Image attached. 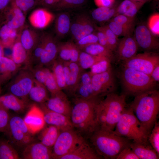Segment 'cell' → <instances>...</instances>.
<instances>
[{
    "label": "cell",
    "mask_w": 159,
    "mask_h": 159,
    "mask_svg": "<svg viewBox=\"0 0 159 159\" xmlns=\"http://www.w3.org/2000/svg\"><path fill=\"white\" fill-rule=\"evenodd\" d=\"M104 97L99 96L85 99L74 98L70 119L74 129L84 138H89L99 128L96 108Z\"/></svg>",
    "instance_id": "1"
},
{
    "label": "cell",
    "mask_w": 159,
    "mask_h": 159,
    "mask_svg": "<svg viewBox=\"0 0 159 159\" xmlns=\"http://www.w3.org/2000/svg\"><path fill=\"white\" fill-rule=\"evenodd\" d=\"M126 95L109 93L97 104L96 117L99 128L113 132L124 110L126 107Z\"/></svg>",
    "instance_id": "2"
},
{
    "label": "cell",
    "mask_w": 159,
    "mask_h": 159,
    "mask_svg": "<svg viewBox=\"0 0 159 159\" xmlns=\"http://www.w3.org/2000/svg\"><path fill=\"white\" fill-rule=\"evenodd\" d=\"M129 106L149 134L159 113V91L155 89L136 95Z\"/></svg>",
    "instance_id": "3"
},
{
    "label": "cell",
    "mask_w": 159,
    "mask_h": 159,
    "mask_svg": "<svg viewBox=\"0 0 159 159\" xmlns=\"http://www.w3.org/2000/svg\"><path fill=\"white\" fill-rule=\"evenodd\" d=\"M97 153L102 158L116 159L124 149L130 147L132 141L99 128L89 138Z\"/></svg>",
    "instance_id": "4"
},
{
    "label": "cell",
    "mask_w": 159,
    "mask_h": 159,
    "mask_svg": "<svg viewBox=\"0 0 159 159\" xmlns=\"http://www.w3.org/2000/svg\"><path fill=\"white\" fill-rule=\"evenodd\" d=\"M113 132L133 142L146 145L150 144L148 140L149 134L130 106L124 110Z\"/></svg>",
    "instance_id": "5"
},
{
    "label": "cell",
    "mask_w": 159,
    "mask_h": 159,
    "mask_svg": "<svg viewBox=\"0 0 159 159\" xmlns=\"http://www.w3.org/2000/svg\"><path fill=\"white\" fill-rule=\"evenodd\" d=\"M121 82L126 95L135 96L155 89L156 82L150 75L131 68L124 67L120 74Z\"/></svg>",
    "instance_id": "6"
},
{
    "label": "cell",
    "mask_w": 159,
    "mask_h": 159,
    "mask_svg": "<svg viewBox=\"0 0 159 159\" xmlns=\"http://www.w3.org/2000/svg\"><path fill=\"white\" fill-rule=\"evenodd\" d=\"M6 133L11 145L18 148L25 147L32 143V134L24 120L18 116L10 118Z\"/></svg>",
    "instance_id": "7"
},
{
    "label": "cell",
    "mask_w": 159,
    "mask_h": 159,
    "mask_svg": "<svg viewBox=\"0 0 159 159\" xmlns=\"http://www.w3.org/2000/svg\"><path fill=\"white\" fill-rule=\"evenodd\" d=\"M85 141V138L74 129L61 131L53 146V158L59 159Z\"/></svg>",
    "instance_id": "8"
},
{
    "label": "cell",
    "mask_w": 159,
    "mask_h": 159,
    "mask_svg": "<svg viewBox=\"0 0 159 159\" xmlns=\"http://www.w3.org/2000/svg\"><path fill=\"white\" fill-rule=\"evenodd\" d=\"M34 80L31 69L22 68L7 83V87L9 93L27 101Z\"/></svg>",
    "instance_id": "9"
},
{
    "label": "cell",
    "mask_w": 159,
    "mask_h": 159,
    "mask_svg": "<svg viewBox=\"0 0 159 159\" xmlns=\"http://www.w3.org/2000/svg\"><path fill=\"white\" fill-rule=\"evenodd\" d=\"M158 64L159 55L150 52L137 54L132 58L123 61L124 67L131 68L149 75Z\"/></svg>",
    "instance_id": "10"
},
{
    "label": "cell",
    "mask_w": 159,
    "mask_h": 159,
    "mask_svg": "<svg viewBox=\"0 0 159 159\" xmlns=\"http://www.w3.org/2000/svg\"><path fill=\"white\" fill-rule=\"evenodd\" d=\"M91 83L96 96L105 97L115 92L116 84L112 68L104 72L92 75Z\"/></svg>",
    "instance_id": "11"
},
{
    "label": "cell",
    "mask_w": 159,
    "mask_h": 159,
    "mask_svg": "<svg viewBox=\"0 0 159 159\" xmlns=\"http://www.w3.org/2000/svg\"><path fill=\"white\" fill-rule=\"evenodd\" d=\"M96 27L90 17L86 14L77 15L71 22L70 31L76 42L94 32Z\"/></svg>",
    "instance_id": "12"
},
{
    "label": "cell",
    "mask_w": 159,
    "mask_h": 159,
    "mask_svg": "<svg viewBox=\"0 0 159 159\" xmlns=\"http://www.w3.org/2000/svg\"><path fill=\"white\" fill-rule=\"evenodd\" d=\"M134 32V37L139 47L148 51H154L158 49V39L145 24L141 23L138 25Z\"/></svg>",
    "instance_id": "13"
},
{
    "label": "cell",
    "mask_w": 159,
    "mask_h": 159,
    "mask_svg": "<svg viewBox=\"0 0 159 159\" xmlns=\"http://www.w3.org/2000/svg\"><path fill=\"white\" fill-rule=\"evenodd\" d=\"M1 13L2 20L1 24H5L10 28L19 32L26 24V15L12 1Z\"/></svg>",
    "instance_id": "14"
},
{
    "label": "cell",
    "mask_w": 159,
    "mask_h": 159,
    "mask_svg": "<svg viewBox=\"0 0 159 159\" xmlns=\"http://www.w3.org/2000/svg\"><path fill=\"white\" fill-rule=\"evenodd\" d=\"M45 105L50 110L64 115L70 118L72 106L66 95L62 90L51 95Z\"/></svg>",
    "instance_id": "15"
},
{
    "label": "cell",
    "mask_w": 159,
    "mask_h": 159,
    "mask_svg": "<svg viewBox=\"0 0 159 159\" xmlns=\"http://www.w3.org/2000/svg\"><path fill=\"white\" fill-rule=\"evenodd\" d=\"M66 88L65 90L72 94L77 86L83 70L77 62H63Z\"/></svg>",
    "instance_id": "16"
},
{
    "label": "cell",
    "mask_w": 159,
    "mask_h": 159,
    "mask_svg": "<svg viewBox=\"0 0 159 159\" xmlns=\"http://www.w3.org/2000/svg\"><path fill=\"white\" fill-rule=\"evenodd\" d=\"M138 47L134 37H124L119 41L115 50L117 59L124 61L132 58L137 54Z\"/></svg>",
    "instance_id": "17"
},
{
    "label": "cell",
    "mask_w": 159,
    "mask_h": 159,
    "mask_svg": "<svg viewBox=\"0 0 159 159\" xmlns=\"http://www.w3.org/2000/svg\"><path fill=\"white\" fill-rule=\"evenodd\" d=\"M42 106L45 123L56 127L61 131L74 129L70 118L64 115L49 110L44 105Z\"/></svg>",
    "instance_id": "18"
},
{
    "label": "cell",
    "mask_w": 159,
    "mask_h": 159,
    "mask_svg": "<svg viewBox=\"0 0 159 159\" xmlns=\"http://www.w3.org/2000/svg\"><path fill=\"white\" fill-rule=\"evenodd\" d=\"M58 44V43L52 34L46 33L44 49L37 65L45 67L51 65L57 58Z\"/></svg>",
    "instance_id": "19"
},
{
    "label": "cell",
    "mask_w": 159,
    "mask_h": 159,
    "mask_svg": "<svg viewBox=\"0 0 159 159\" xmlns=\"http://www.w3.org/2000/svg\"><path fill=\"white\" fill-rule=\"evenodd\" d=\"M23 120L32 134L42 130L45 123L43 111L35 105L31 106Z\"/></svg>",
    "instance_id": "20"
},
{
    "label": "cell",
    "mask_w": 159,
    "mask_h": 159,
    "mask_svg": "<svg viewBox=\"0 0 159 159\" xmlns=\"http://www.w3.org/2000/svg\"><path fill=\"white\" fill-rule=\"evenodd\" d=\"M41 142L31 143L26 146L22 153L26 159H52V150Z\"/></svg>",
    "instance_id": "21"
},
{
    "label": "cell",
    "mask_w": 159,
    "mask_h": 159,
    "mask_svg": "<svg viewBox=\"0 0 159 159\" xmlns=\"http://www.w3.org/2000/svg\"><path fill=\"white\" fill-rule=\"evenodd\" d=\"M41 34L36 30L26 24L19 32V40L29 56L38 42Z\"/></svg>",
    "instance_id": "22"
},
{
    "label": "cell",
    "mask_w": 159,
    "mask_h": 159,
    "mask_svg": "<svg viewBox=\"0 0 159 159\" xmlns=\"http://www.w3.org/2000/svg\"><path fill=\"white\" fill-rule=\"evenodd\" d=\"M54 18L53 14L47 9L39 8L34 10L28 18L30 24L37 29H42L47 26Z\"/></svg>",
    "instance_id": "23"
},
{
    "label": "cell",
    "mask_w": 159,
    "mask_h": 159,
    "mask_svg": "<svg viewBox=\"0 0 159 159\" xmlns=\"http://www.w3.org/2000/svg\"><path fill=\"white\" fill-rule=\"evenodd\" d=\"M80 50L72 42L58 43L57 58L63 62L78 63Z\"/></svg>",
    "instance_id": "24"
},
{
    "label": "cell",
    "mask_w": 159,
    "mask_h": 159,
    "mask_svg": "<svg viewBox=\"0 0 159 159\" xmlns=\"http://www.w3.org/2000/svg\"><path fill=\"white\" fill-rule=\"evenodd\" d=\"M102 158L85 141L77 148L59 159H100Z\"/></svg>",
    "instance_id": "25"
},
{
    "label": "cell",
    "mask_w": 159,
    "mask_h": 159,
    "mask_svg": "<svg viewBox=\"0 0 159 159\" xmlns=\"http://www.w3.org/2000/svg\"><path fill=\"white\" fill-rule=\"evenodd\" d=\"M22 68L10 57L3 56L0 60V83L7 84Z\"/></svg>",
    "instance_id": "26"
},
{
    "label": "cell",
    "mask_w": 159,
    "mask_h": 159,
    "mask_svg": "<svg viewBox=\"0 0 159 159\" xmlns=\"http://www.w3.org/2000/svg\"><path fill=\"white\" fill-rule=\"evenodd\" d=\"M26 105V101L11 93L0 96V106L7 110L20 112L24 110Z\"/></svg>",
    "instance_id": "27"
},
{
    "label": "cell",
    "mask_w": 159,
    "mask_h": 159,
    "mask_svg": "<svg viewBox=\"0 0 159 159\" xmlns=\"http://www.w3.org/2000/svg\"><path fill=\"white\" fill-rule=\"evenodd\" d=\"M10 58L21 68L27 67L29 56L20 42L18 36L11 48Z\"/></svg>",
    "instance_id": "28"
},
{
    "label": "cell",
    "mask_w": 159,
    "mask_h": 159,
    "mask_svg": "<svg viewBox=\"0 0 159 159\" xmlns=\"http://www.w3.org/2000/svg\"><path fill=\"white\" fill-rule=\"evenodd\" d=\"M146 2L124 0L118 5L114 16L122 15L130 17H135L138 11Z\"/></svg>",
    "instance_id": "29"
},
{
    "label": "cell",
    "mask_w": 159,
    "mask_h": 159,
    "mask_svg": "<svg viewBox=\"0 0 159 159\" xmlns=\"http://www.w3.org/2000/svg\"><path fill=\"white\" fill-rule=\"evenodd\" d=\"M19 32L2 23L0 25V43L3 49L11 48L18 37Z\"/></svg>",
    "instance_id": "30"
},
{
    "label": "cell",
    "mask_w": 159,
    "mask_h": 159,
    "mask_svg": "<svg viewBox=\"0 0 159 159\" xmlns=\"http://www.w3.org/2000/svg\"><path fill=\"white\" fill-rule=\"evenodd\" d=\"M130 147L139 159L159 158V155L150 144L146 145L132 141Z\"/></svg>",
    "instance_id": "31"
},
{
    "label": "cell",
    "mask_w": 159,
    "mask_h": 159,
    "mask_svg": "<svg viewBox=\"0 0 159 159\" xmlns=\"http://www.w3.org/2000/svg\"><path fill=\"white\" fill-rule=\"evenodd\" d=\"M71 22L69 15L62 12L57 16L55 21V30L57 37L62 38L70 32Z\"/></svg>",
    "instance_id": "32"
},
{
    "label": "cell",
    "mask_w": 159,
    "mask_h": 159,
    "mask_svg": "<svg viewBox=\"0 0 159 159\" xmlns=\"http://www.w3.org/2000/svg\"><path fill=\"white\" fill-rule=\"evenodd\" d=\"M48 92L44 84L34 79V84L29 92V96L33 101L43 103L49 98Z\"/></svg>",
    "instance_id": "33"
},
{
    "label": "cell",
    "mask_w": 159,
    "mask_h": 159,
    "mask_svg": "<svg viewBox=\"0 0 159 159\" xmlns=\"http://www.w3.org/2000/svg\"><path fill=\"white\" fill-rule=\"evenodd\" d=\"M46 38V33L41 34L38 42L29 55L27 67L31 68L38 64L44 49Z\"/></svg>",
    "instance_id": "34"
},
{
    "label": "cell",
    "mask_w": 159,
    "mask_h": 159,
    "mask_svg": "<svg viewBox=\"0 0 159 159\" xmlns=\"http://www.w3.org/2000/svg\"><path fill=\"white\" fill-rule=\"evenodd\" d=\"M117 6L114 4L109 7H98L92 11V17L99 22L107 21L114 16Z\"/></svg>",
    "instance_id": "35"
},
{
    "label": "cell",
    "mask_w": 159,
    "mask_h": 159,
    "mask_svg": "<svg viewBox=\"0 0 159 159\" xmlns=\"http://www.w3.org/2000/svg\"><path fill=\"white\" fill-rule=\"evenodd\" d=\"M60 132L56 127L50 125L42 133L40 137V142L49 147H53Z\"/></svg>",
    "instance_id": "36"
},
{
    "label": "cell",
    "mask_w": 159,
    "mask_h": 159,
    "mask_svg": "<svg viewBox=\"0 0 159 159\" xmlns=\"http://www.w3.org/2000/svg\"><path fill=\"white\" fill-rule=\"evenodd\" d=\"M51 65V71L59 88L62 91L65 90L66 84L63 62L57 59Z\"/></svg>",
    "instance_id": "37"
},
{
    "label": "cell",
    "mask_w": 159,
    "mask_h": 159,
    "mask_svg": "<svg viewBox=\"0 0 159 159\" xmlns=\"http://www.w3.org/2000/svg\"><path fill=\"white\" fill-rule=\"evenodd\" d=\"M81 50L93 55L107 58L112 61L114 58V56L112 51L98 43L89 45Z\"/></svg>",
    "instance_id": "38"
},
{
    "label": "cell",
    "mask_w": 159,
    "mask_h": 159,
    "mask_svg": "<svg viewBox=\"0 0 159 159\" xmlns=\"http://www.w3.org/2000/svg\"><path fill=\"white\" fill-rule=\"evenodd\" d=\"M106 58L93 55L80 50L78 63L82 69L84 70L90 68L97 62Z\"/></svg>",
    "instance_id": "39"
},
{
    "label": "cell",
    "mask_w": 159,
    "mask_h": 159,
    "mask_svg": "<svg viewBox=\"0 0 159 159\" xmlns=\"http://www.w3.org/2000/svg\"><path fill=\"white\" fill-rule=\"evenodd\" d=\"M20 158L18 153L9 142L0 140V159Z\"/></svg>",
    "instance_id": "40"
},
{
    "label": "cell",
    "mask_w": 159,
    "mask_h": 159,
    "mask_svg": "<svg viewBox=\"0 0 159 159\" xmlns=\"http://www.w3.org/2000/svg\"><path fill=\"white\" fill-rule=\"evenodd\" d=\"M72 95L74 97V98L84 99L99 96L95 95L91 83L87 84L78 85L74 91Z\"/></svg>",
    "instance_id": "41"
},
{
    "label": "cell",
    "mask_w": 159,
    "mask_h": 159,
    "mask_svg": "<svg viewBox=\"0 0 159 159\" xmlns=\"http://www.w3.org/2000/svg\"><path fill=\"white\" fill-rule=\"evenodd\" d=\"M111 61V59L107 58L99 61L90 68V72L92 76L105 72L112 68Z\"/></svg>",
    "instance_id": "42"
},
{
    "label": "cell",
    "mask_w": 159,
    "mask_h": 159,
    "mask_svg": "<svg viewBox=\"0 0 159 159\" xmlns=\"http://www.w3.org/2000/svg\"><path fill=\"white\" fill-rule=\"evenodd\" d=\"M44 85L51 95H54L61 90L57 86L51 70L47 67L46 77Z\"/></svg>",
    "instance_id": "43"
},
{
    "label": "cell",
    "mask_w": 159,
    "mask_h": 159,
    "mask_svg": "<svg viewBox=\"0 0 159 159\" xmlns=\"http://www.w3.org/2000/svg\"><path fill=\"white\" fill-rule=\"evenodd\" d=\"M97 28L103 32L107 38L110 50L112 52L115 51L119 42L117 37L108 27L107 25L97 27Z\"/></svg>",
    "instance_id": "44"
},
{
    "label": "cell",
    "mask_w": 159,
    "mask_h": 159,
    "mask_svg": "<svg viewBox=\"0 0 159 159\" xmlns=\"http://www.w3.org/2000/svg\"><path fill=\"white\" fill-rule=\"evenodd\" d=\"M148 140L159 155V123L157 121L148 135Z\"/></svg>",
    "instance_id": "45"
},
{
    "label": "cell",
    "mask_w": 159,
    "mask_h": 159,
    "mask_svg": "<svg viewBox=\"0 0 159 159\" xmlns=\"http://www.w3.org/2000/svg\"><path fill=\"white\" fill-rule=\"evenodd\" d=\"M113 18L112 20L121 25L133 32L135 29V17H130L122 15H119Z\"/></svg>",
    "instance_id": "46"
},
{
    "label": "cell",
    "mask_w": 159,
    "mask_h": 159,
    "mask_svg": "<svg viewBox=\"0 0 159 159\" xmlns=\"http://www.w3.org/2000/svg\"><path fill=\"white\" fill-rule=\"evenodd\" d=\"M85 0H60L54 9L62 10L79 7L84 4Z\"/></svg>",
    "instance_id": "47"
},
{
    "label": "cell",
    "mask_w": 159,
    "mask_h": 159,
    "mask_svg": "<svg viewBox=\"0 0 159 159\" xmlns=\"http://www.w3.org/2000/svg\"><path fill=\"white\" fill-rule=\"evenodd\" d=\"M26 15L27 13L38 5L39 0H12Z\"/></svg>",
    "instance_id": "48"
},
{
    "label": "cell",
    "mask_w": 159,
    "mask_h": 159,
    "mask_svg": "<svg viewBox=\"0 0 159 159\" xmlns=\"http://www.w3.org/2000/svg\"><path fill=\"white\" fill-rule=\"evenodd\" d=\"M110 29L118 37L132 36L133 32L121 25L111 20L107 25Z\"/></svg>",
    "instance_id": "49"
},
{
    "label": "cell",
    "mask_w": 159,
    "mask_h": 159,
    "mask_svg": "<svg viewBox=\"0 0 159 159\" xmlns=\"http://www.w3.org/2000/svg\"><path fill=\"white\" fill-rule=\"evenodd\" d=\"M30 69L34 79L44 85L46 77V67L37 65Z\"/></svg>",
    "instance_id": "50"
},
{
    "label": "cell",
    "mask_w": 159,
    "mask_h": 159,
    "mask_svg": "<svg viewBox=\"0 0 159 159\" xmlns=\"http://www.w3.org/2000/svg\"><path fill=\"white\" fill-rule=\"evenodd\" d=\"M98 43V39L96 33L88 34L76 42V44L81 50L84 47L91 44Z\"/></svg>",
    "instance_id": "51"
},
{
    "label": "cell",
    "mask_w": 159,
    "mask_h": 159,
    "mask_svg": "<svg viewBox=\"0 0 159 159\" xmlns=\"http://www.w3.org/2000/svg\"><path fill=\"white\" fill-rule=\"evenodd\" d=\"M151 32L155 36L159 35V14L155 13L149 18L147 25Z\"/></svg>",
    "instance_id": "52"
},
{
    "label": "cell",
    "mask_w": 159,
    "mask_h": 159,
    "mask_svg": "<svg viewBox=\"0 0 159 159\" xmlns=\"http://www.w3.org/2000/svg\"><path fill=\"white\" fill-rule=\"evenodd\" d=\"M7 110L0 106V132H5L10 120Z\"/></svg>",
    "instance_id": "53"
},
{
    "label": "cell",
    "mask_w": 159,
    "mask_h": 159,
    "mask_svg": "<svg viewBox=\"0 0 159 159\" xmlns=\"http://www.w3.org/2000/svg\"><path fill=\"white\" fill-rule=\"evenodd\" d=\"M116 159H139L130 147L124 149L117 155Z\"/></svg>",
    "instance_id": "54"
},
{
    "label": "cell",
    "mask_w": 159,
    "mask_h": 159,
    "mask_svg": "<svg viewBox=\"0 0 159 159\" xmlns=\"http://www.w3.org/2000/svg\"><path fill=\"white\" fill-rule=\"evenodd\" d=\"M96 30L97 32L96 33L98 38V43L106 48L111 50L107 38L104 32L97 29V27Z\"/></svg>",
    "instance_id": "55"
},
{
    "label": "cell",
    "mask_w": 159,
    "mask_h": 159,
    "mask_svg": "<svg viewBox=\"0 0 159 159\" xmlns=\"http://www.w3.org/2000/svg\"><path fill=\"white\" fill-rule=\"evenodd\" d=\"M60 0H39L38 5L46 9H54Z\"/></svg>",
    "instance_id": "56"
},
{
    "label": "cell",
    "mask_w": 159,
    "mask_h": 159,
    "mask_svg": "<svg viewBox=\"0 0 159 159\" xmlns=\"http://www.w3.org/2000/svg\"><path fill=\"white\" fill-rule=\"evenodd\" d=\"M92 77V75L90 72H83L81 75L78 85L87 84L91 83Z\"/></svg>",
    "instance_id": "57"
},
{
    "label": "cell",
    "mask_w": 159,
    "mask_h": 159,
    "mask_svg": "<svg viewBox=\"0 0 159 159\" xmlns=\"http://www.w3.org/2000/svg\"><path fill=\"white\" fill-rule=\"evenodd\" d=\"M115 0H94L96 5L99 7H109L114 4Z\"/></svg>",
    "instance_id": "58"
},
{
    "label": "cell",
    "mask_w": 159,
    "mask_h": 159,
    "mask_svg": "<svg viewBox=\"0 0 159 159\" xmlns=\"http://www.w3.org/2000/svg\"><path fill=\"white\" fill-rule=\"evenodd\" d=\"M150 75L155 81H159V64L155 67Z\"/></svg>",
    "instance_id": "59"
},
{
    "label": "cell",
    "mask_w": 159,
    "mask_h": 159,
    "mask_svg": "<svg viewBox=\"0 0 159 159\" xmlns=\"http://www.w3.org/2000/svg\"><path fill=\"white\" fill-rule=\"evenodd\" d=\"M12 0H0V13H2L8 6Z\"/></svg>",
    "instance_id": "60"
},
{
    "label": "cell",
    "mask_w": 159,
    "mask_h": 159,
    "mask_svg": "<svg viewBox=\"0 0 159 159\" xmlns=\"http://www.w3.org/2000/svg\"><path fill=\"white\" fill-rule=\"evenodd\" d=\"M4 56L2 47L0 43V60L2 57Z\"/></svg>",
    "instance_id": "61"
},
{
    "label": "cell",
    "mask_w": 159,
    "mask_h": 159,
    "mask_svg": "<svg viewBox=\"0 0 159 159\" xmlns=\"http://www.w3.org/2000/svg\"><path fill=\"white\" fill-rule=\"evenodd\" d=\"M136 2H147L149 0H131Z\"/></svg>",
    "instance_id": "62"
},
{
    "label": "cell",
    "mask_w": 159,
    "mask_h": 159,
    "mask_svg": "<svg viewBox=\"0 0 159 159\" xmlns=\"http://www.w3.org/2000/svg\"><path fill=\"white\" fill-rule=\"evenodd\" d=\"M2 20V15L1 13H0V25L1 24Z\"/></svg>",
    "instance_id": "63"
},
{
    "label": "cell",
    "mask_w": 159,
    "mask_h": 159,
    "mask_svg": "<svg viewBox=\"0 0 159 159\" xmlns=\"http://www.w3.org/2000/svg\"><path fill=\"white\" fill-rule=\"evenodd\" d=\"M1 92V85L0 83V94Z\"/></svg>",
    "instance_id": "64"
}]
</instances>
